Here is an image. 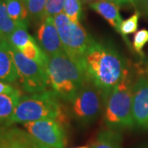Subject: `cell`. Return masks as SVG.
<instances>
[{
	"instance_id": "obj_28",
	"label": "cell",
	"mask_w": 148,
	"mask_h": 148,
	"mask_svg": "<svg viewBox=\"0 0 148 148\" xmlns=\"http://www.w3.org/2000/svg\"><path fill=\"white\" fill-rule=\"evenodd\" d=\"M111 2L115 3L118 5H123V4H126V3H134V0H110Z\"/></svg>"
},
{
	"instance_id": "obj_3",
	"label": "cell",
	"mask_w": 148,
	"mask_h": 148,
	"mask_svg": "<svg viewBox=\"0 0 148 148\" xmlns=\"http://www.w3.org/2000/svg\"><path fill=\"white\" fill-rule=\"evenodd\" d=\"M46 72L52 90L64 101H73L87 81L83 69L65 52L49 56Z\"/></svg>"
},
{
	"instance_id": "obj_5",
	"label": "cell",
	"mask_w": 148,
	"mask_h": 148,
	"mask_svg": "<svg viewBox=\"0 0 148 148\" xmlns=\"http://www.w3.org/2000/svg\"><path fill=\"white\" fill-rule=\"evenodd\" d=\"M65 53L82 68L85 52L92 38L80 23H75L61 12L53 17Z\"/></svg>"
},
{
	"instance_id": "obj_1",
	"label": "cell",
	"mask_w": 148,
	"mask_h": 148,
	"mask_svg": "<svg viewBox=\"0 0 148 148\" xmlns=\"http://www.w3.org/2000/svg\"><path fill=\"white\" fill-rule=\"evenodd\" d=\"M86 78L103 92H107L127 77L126 63L109 45L90 40L82 59Z\"/></svg>"
},
{
	"instance_id": "obj_4",
	"label": "cell",
	"mask_w": 148,
	"mask_h": 148,
	"mask_svg": "<svg viewBox=\"0 0 148 148\" xmlns=\"http://www.w3.org/2000/svg\"><path fill=\"white\" fill-rule=\"evenodd\" d=\"M104 105V119L110 129L130 128L135 125L132 115V86L127 77L105 93Z\"/></svg>"
},
{
	"instance_id": "obj_18",
	"label": "cell",
	"mask_w": 148,
	"mask_h": 148,
	"mask_svg": "<svg viewBox=\"0 0 148 148\" xmlns=\"http://www.w3.org/2000/svg\"><path fill=\"white\" fill-rule=\"evenodd\" d=\"M27 24L28 23L27 22L19 23L8 40L12 46L16 48L18 50L24 47L32 38L27 32Z\"/></svg>"
},
{
	"instance_id": "obj_19",
	"label": "cell",
	"mask_w": 148,
	"mask_h": 148,
	"mask_svg": "<svg viewBox=\"0 0 148 148\" xmlns=\"http://www.w3.org/2000/svg\"><path fill=\"white\" fill-rule=\"evenodd\" d=\"M29 17L35 21H42L45 19V11L47 0H23Z\"/></svg>"
},
{
	"instance_id": "obj_31",
	"label": "cell",
	"mask_w": 148,
	"mask_h": 148,
	"mask_svg": "<svg viewBox=\"0 0 148 148\" xmlns=\"http://www.w3.org/2000/svg\"><path fill=\"white\" fill-rule=\"evenodd\" d=\"M147 73H148V72H147Z\"/></svg>"
},
{
	"instance_id": "obj_24",
	"label": "cell",
	"mask_w": 148,
	"mask_h": 148,
	"mask_svg": "<svg viewBox=\"0 0 148 148\" xmlns=\"http://www.w3.org/2000/svg\"><path fill=\"white\" fill-rule=\"evenodd\" d=\"M64 1L65 0H47L45 11V18L48 16L54 17L56 15L61 13L64 11Z\"/></svg>"
},
{
	"instance_id": "obj_7",
	"label": "cell",
	"mask_w": 148,
	"mask_h": 148,
	"mask_svg": "<svg viewBox=\"0 0 148 148\" xmlns=\"http://www.w3.org/2000/svg\"><path fill=\"white\" fill-rule=\"evenodd\" d=\"M105 101V92L86 81L72 102L74 117L81 123H89L99 116Z\"/></svg>"
},
{
	"instance_id": "obj_9",
	"label": "cell",
	"mask_w": 148,
	"mask_h": 148,
	"mask_svg": "<svg viewBox=\"0 0 148 148\" xmlns=\"http://www.w3.org/2000/svg\"><path fill=\"white\" fill-rule=\"evenodd\" d=\"M132 115L136 126L148 129V79L144 77L132 86Z\"/></svg>"
},
{
	"instance_id": "obj_16",
	"label": "cell",
	"mask_w": 148,
	"mask_h": 148,
	"mask_svg": "<svg viewBox=\"0 0 148 148\" xmlns=\"http://www.w3.org/2000/svg\"><path fill=\"white\" fill-rule=\"evenodd\" d=\"M8 15L17 23H28V12L23 0H3Z\"/></svg>"
},
{
	"instance_id": "obj_20",
	"label": "cell",
	"mask_w": 148,
	"mask_h": 148,
	"mask_svg": "<svg viewBox=\"0 0 148 148\" xmlns=\"http://www.w3.org/2000/svg\"><path fill=\"white\" fill-rule=\"evenodd\" d=\"M0 148H17L16 127H0Z\"/></svg>"
},
{
	"instance_id": "obj_6",
	"label": "cell",
	"mask_w": 148,
	"mask_h": 148,
	"mask_svg": "<svg viewBox=\"0 0 148 148\" xmlns=\"http://www.w3.org/2000/svg\"><path fill=\"white\" fill-rule=\"evenodd\" d=\"M10 52L19 76V82L24 91L29 94L47 90L49 85L46 69L28 58L10 45Z\"/></svg>"
},
{
	"instance_id": "obj_29",
	"label": "cell",
	"mask_w": 148,
	"mask_h": 148,
	"mask_svg": "<svg viewBox=\"0 0 148 148\" xmlns=\"http://www.w3.org/2000/svg\"><path fill=\"white\" fill-rule=\"evenodd\" d=\"M83 3H88L89 5L91 4V3H95L96 1H98V0H81Z\"/></svg>"
},
{
	"instance_id": "obj_21",
	"label": "cell",
	"mask_w": 148,
	"mask_h": 148,
	"mask_svg": "<svg viewBox=\"0 0 148 148\" xmlns=\"http://www.w3.org/2000/svg\"><path fill=\"white\" fill-rule=\"evenodd\" d=\"M16 139L17 148H50L39 143L26 130L20 129L19 127H16Z\"/></svg>"
},
{
	"instance_id": "obj_10",
	"label": "cell",
	"mask_w": 148,
	"mask_h": 148,
	"mask_svg": "<svg viewBox=\"0 0 148 148\" xmlns=\"http://www.w3.org/2000/svg\"><path fill=\"white\" fill-rule=\"evenodd\" d=\"M37 39L40 47L48 56L64 52L53 17H45L37 31Z\"/></svg>"
},
{
	"instance_id": "obj_2",
	"label": "cell",
	"mask_w": 148,
	"mask_h": 148,
	"mask_svg": "<svg viewBox=\"0 0 148 148\" xmlns=\"http://www.w3.org/2000/svg\"><path fill=\"white\" fill-rule=\"evenodd\" d=\"M52 119L64 125L67 115L60 99L53 90L22 95L5 126Z\"/></svg>"
},
{
	"instance_id": "obj_26",
	"label": "cell",
	"mask_w": 148,
	"mask_h": 148,
	"mask_svg": "<svg viewBox=\"0 0 148 148\" xmlns=\"http://www.w3.org/2000/svg\"><path fill=\"white\" fill-rule=\"evenodd\" d=\"M133 3L140 14L148 18V0H134Z\"/></svg>"
},
{
	"instance_id": "obj_22",
	"label": "cell",
	"mask_w": 148,
	"mask_h": 148,
	"mask_svg": "<svg viewBox=\"0 0 148 148\" xmlns=\"http://www.w3.org/2000/svg\"><path fill=\"white\" fill-rule=\"evenodd\" d=\"M64 13L75 23H80L82 18V3L81 0H65Z\"/></svg>"
},
{
	"instance_id": "obj_17",
	"label": "cell",
	"mask_w": 148,
	"mask_h": 148,
	"mask_svg": "<svg viewBox=\"0 0 148 148\" xmlns=\"http://www.w3.org/2000/svg\"><path fill=\"white\" fill-rule=\"evenodd\" d=\"M19 23L11 18L3 0H0V40H8L12 33L14 32Z\"/></svg>"
},
{
	"instance_id": "obj_14",
	"label": "cell",
	"mask_w": 148,
	"mask_h": 148,
	"mask_svg": "<svg viewBox=\"0 0 148 148\" xmlns=\"http://www.w3.org/2000/svg\"><path fill=\"white\" fill-rule=\"evenodd\" d=\"M121 142V135L117 131L105 130L98 133L90 148H122Z\"/></svg>"
},
{
	"instance_id": "obj_23",
	"label": "cell",
	"mask_w": 148,
	"mask_h": 148,
	"mask_svg": "<svg viewBox=\"0 0 148 148\" xmlns=\"http://www.w3.org/2000/svg\"><path fill=\"white\" fill-rule=\"evenodd\" d=\"M140 16H141L140 12L137 11L130 17L122 21L119 32L123 36H127V35H130V34H132V33L137 32Z\"/></svg>"
},
{
	"instance_id": "obj_13",
	"label": "cell",
	"mask_w": 148,
	"mask_h": 148,
	"mask_svg": "<svg viewBox=\"0 0 148 148\" xmlns=\"http://www.w3.org/2000/svg\"><path fill=\"white\" fill-rule=\"evenodd\" d=\"M21 96L20 90L12 94L0 95V123H4L5 125L9 120Z\"/></svg>"
},
{
	"instance_id": "obj_25",
	"label": "cell",
	"mask_w": 148,
	"mask_h": 148,
	"mask_svg": "<svg viewBox=\"0 0 148 148\" xmlns=\"http://www.w3.org/2000/svg\"><path fill=\"white\" fill-rule=\"evenodd\" d=\"M148 42V31L147 29L139 30L133 37V48L136 52L142 53L146 44Z\"/></svg>"
},
{
	"instance_id": "obj_12",
	"label": "cell",
	"mask_w": 148,
	"mask_h": 148,
	"mask_svg": "<svg viewBox=\"0 0 148 148\" xmlns=\"http://www.w3.org/2000/svg\"><path fill=\"white\" fill-rule=\"evenodd\" d=\"M90 8L106 19L111 27L119 32L123 21L119 13V6L110 0H98L90 4Z\"/></svg>"
},
{
	"instance_id": "obj_11",
	"label": "cell",
	"mask_w": 148,
	"mask_h": 148,
	"mask_svg": "<svg viewBox=\"0 0 148 148\" xmlns=\"http://www.w3.org/2000/svg\"><path fill=\"white\" fill-rule=\"evenodd\" d=\"M10 44L7 40H0V81L14 83L19 76L10 52Z\"/></svg>"
},
{
	"instance_id": "obj_15",
	"label": "cell",
	"mask_w": 148,
	"mask_h": 148,
	"mask_svg": "<svg viewBox=\"0 0 148 148\" xmlns=\"http://www.w3.org/2000/svg\"><path fill=\"white\" fill-rule=\"evenodd\" d=\"M19 51L23 53L25 56H27L28 58L36 62L37 64H40V66H42L46 69V64L49 59V56L44 52L40 45H38L36 40L33 37Z\"/></svg>"
},
{
	"instance_id": "obj_27",
	"label": "cell",
	"mask_w": 148,
	"mask_h": 148,
	"mask_svg": "<svg viewBox=\"0 0 148 148\" xmlns=\"http://www.w3.org/2000/svg\"><path fill=\"white\" fill-rule=\"evenodd\" d=\"M17 90L18 89L15 88L14 86H12L9 83L0 81V95H2V94H12Z\"/></svg>"
},
{
	"instance_id": "obj_8",
	"label": "cell",
	"mask_w": 148,
	"mask_h": 148,
	"mask_svg": "<svg viewBox=\"0 0 148 148\" xmlns=\"http://www.w3.org/2000/svg\"><path fill=\"white\" fill-rule=\"evenodd\" d=\"M23 127L31 136L50 148H65L66 133L59 122L52 119L25 123Z\"/></svg>"
},
{
	"instance_id": "obj_30",
	"label": "cell",
	"mask_w": 148,
	"mask_h": 148,
	"mask_svg": "<svg viewBox=\"0 0 148 148\" xmlns=\"http://www.w3.org/2000/svg\"><path fill=\"white\" fill-rule=\"evenodd\" d=\"M76 148H88V147H76Z\"/></svg>"
}]
</instances>
